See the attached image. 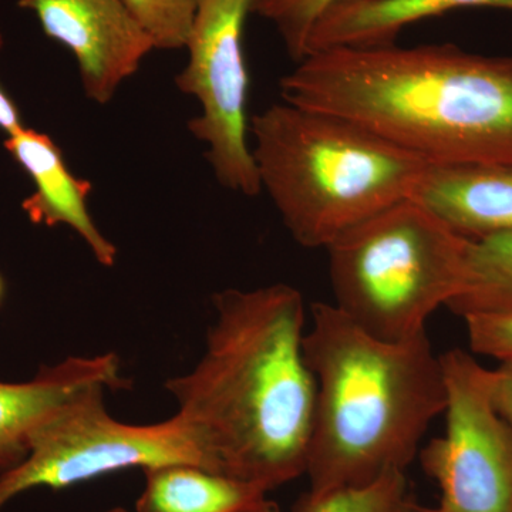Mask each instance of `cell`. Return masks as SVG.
<instances>
[{"instance_id": "obj_1", "label": "cell", "mask_w": 512, "mask_h": 512, "mask_svg": "<svg viewBox=\"0 0 512 512\" xmlns=\"http://www.w3.org/2000/svg\"><path fill=\"white\" fill-rule=\"evenodd\" d=\"M215 320L191 372L165 389L207 470L272 491L305 476L316 382L303 353L302 293L274 284L212 296Z\"/></svg>"}, {"instance_id": "obj_2", "label": "cell", "mask_w": 512, "mask_h": 512, "mask_svg": "<svg viewBox=\"0 0 512 512\" xmlns=\"http://www.w3.org/2000/svg\"><path fill=\"white\" fill-rule=\"evenodd\" d=\"M281 96L426 164L512 163V56L453 43L336 47L302 59L282 77Z\"/></svg>"}, {"instance_id": "obj_3", "label": "cell", "mask_w": 512, "mask_h": 512, "mask_svg": "<svg viewBox=\"0 0 512 512\" xmlns=\"http://www.w3.org/2000/svg\"><path fill=\"white\" fill-rule=\"evenodd\" d=\"M303 353L316 382L303 497L318 500L404 471L444 413L446 377L427 332L383 342L333 303H313Z\"/></svg>"}, {"instance_id": "obj_4", "label": "cell", "mask_w": 512, "mask_h": 512, "mask_svg": "<svg viewBox=\"0 0 512 512\" xmlns=\"http://www.w3.org/2000/svg\"><path fill=\"white\" fill-rule=\"evenodd\" d=\"M249 131L262 191L305 248L326 249L410 198L427 165L352 121L285 101L255 114Z\"/></svg>"}, {"instance_id": "obj_5", "label": "cell", "mask_w": 512, "mask_h": 512, "mask_svg": "<svg viewBox=\"0 0 512 512\" xmlns=\"http://www.w3.org/2000/svg\"><path fill=\"white\" fill-rule=\"evenodd\" d=\"M468 245L417 202H397L326 248L333 305L383 342L417 338L463 291Z\"/></svg>"}, {"instance_id": "obj_6", "label": "cell", "mask_w": 512, "mask_h": 512, "mask_svg": "<svg viewBox=\"0 0 512 512\" xmlns=\"http://www.w3.org/2000/svg\"><path fill=\"white\" fill-rule=\"evenodd\" d=\"M106 390V384L87 387L33 430L28 457L0 476V510L33 488L63 490L128 468L173 463L207 468L177 414L160 423H123L107 412Z\"/></svg>"}, {"instance_id": "obj_7", "label": "cell", "mask_w": 512, "mask_h": 512, "mask_svg": "<svg viewBox=\"0 0 512 512\" xmlns=\"http://www.w3.org/2000/svg\"><path fill=\"white\" fill-rule=\"evenodd\" d=\"M255 0H198L184 49L188 62L175 77L181 93L194 97L201 111L190 120L192 137L208 147L207 160L218 183L245 197L262 192L249 148V74L244 29Z\"/></svg>"}, {"instance_id": "obj_8", "label": "cell", "mask_w": 512, "mask_h": 512, "mask_svg": "<svg viewBox=\"0 0 512 512\" xmlns=\"http://www.w3.org/2000/svg\"><path fill=\"white\" fill-rule=\"evenodd\" d=\"M446 431L420 450L440 490L430 512H512V426L491 396V369L463 349L441 355Z\"/></svg>"}, {"instance_id": "obj_9", "label": "cell", "mask_w": 512, "mask_h": 512, "mask_svg": "<svg viewBox=\"0 0 512 512\" xmlns=\"http://www.w3.org/2000/svg\"><path fill=\"white\" fill-rule=\"evenodd\" d=\"M76 60L87 99L107 104L154 45L124 0H16Z\"/></svg>"}, {"instance_id": "obj_10", "label": "cell", "mask_w": 512, "mask_h": 512, "mask_svg": "<svg viewBox=\"0 0 512 512\" xmlns=\"http://www.w3.org/2000/svg\"><path fill=\"white\" fill-rule=\"evenodd\" d=\"M3 146L35 185L32 194L22 201L29 221L47 228H72L101 266H114L119 251L101 234L87 208L93 184L70 171L55 141L35 128L23 127L6 136Z\"/></svg>"}, {"instance_id": "obj_11", "label": "cell", "mask_w": 512, "mask_h": 512, "mask_svg": "<svg viewBox=\"0 0 512 512\" xmlns=\"http://www.w3.org/2000/svg\"><path fill=\"white\" fill-rule=\"evenodd\" d=\"M93 384H106L110 390L130 387L116 353L70 356L40 366L28 382H0V476L28 457L30 436L43 420Z\"/></svg>"}, {"instance_id": "obj_12", "label": "cell", "mask_w": 512, "mask_h": 512, "mask_svg": "<svg viewBox=\"0 0 512 512\" xmlns=\"http://www.w3.org/2000/svg\"><path fill=\"white\" fill-rule=\"evenodd\" d=\"M410 200L468 241L512 231V163L427 164Z\"/></svg>"}, {"instance_id": "obj_13", "label": "cell", "mask_w": 512, "mask_h": 512, "mask_svg": "<svg viewBox=\"0 0 512 512\" xmlns=\"http://www.w3.org/2000/svg\"><path fill=\"white\" fill-rule=\"evenodd\" d=\"M483 8L512 12V0H339L313 25L305 57L336 47L393 45L414 23L454 10Z\"/></svg>"}, {"instance_id": "obj_14", "label": "cell", "mask_w": 512, "mask_h": 512, "mask_svg": "<svg viewBox=\"0 0 512 512\" xmlns=\"http://www.w3.org/2000/svg\"><path fill=\"white\" fill-rule=\"evenodd\" d=\"M143 473L136 512H248L268 498L259 485L194 464H161Z\"/></svg>"}, {"instance_id": "obj_15", "label": "cell", "mask_w": 512, "mask_h": 512, "mask_svg": "<svg viewBox=\"0 0 512 512\" xmlns=\"http://www.w3.org/2000/svg\"><path fill=\"white\" fill-rule=\"evenodd\" d=\"M447 308L460 318L512 315V231L470 241L463 291Z\"/></svg>"}, {"instance_id": "obj_16", "label": "cell", "mask_w": 512, "mask_h": 512, "mask_svg": "<svg viewBox=\"0 0 512 512\" xmlns=\"http://www.w3.org/2000/svg\"><path fill=\"white\" fill-rule=\"evenodd\" d=\"M296 512H430L417 501L404 471L318 500L303 497Z\"/></svg>"}, {"instance_id": "obj_17", "label": "cell", "mask_w": 512, "mask_h": 512, "mask_svg": "<svg viewBox=\"0 0 512 512\" xmlns=\"http://www.w3.org/2000/svg\"><path fill=\"white\" fill-rule=\"evenodd\" d=\"M154 49H184L198 0H124Z\"/></svg>"}, {"instance_id": "obj_18", "label": "cell", "mask_w": 512, "mask_h": 512, "mask_svg": "<svg viewBox=\"0 0 512 512\" xmlns=\"http://www.w3.org/2000/svg\"><path fill=\"white\" fill-rule=\"evenodd\" d=\"M339 0H255L254 13L271 22L296 63L306 55V43L316 20Z\"/></svg>"}, {"instance_id": "obj_19", "label": "cell", "mask_w": 512, "mask_h": 512, "mask_svg": "<svg viewBox=\"0 0 512 512\" xmlns=\"http://www.w3.org/2000/svg\"><path fill=\"white\" fill-rule=\"evenodd\" d=\"M463 320L476 355L512 362V315H471Z\"/></svg>"}, {"instance_id": "obj_20", "label": "cell", "mask_w": 512, "mask_h": 512, "mask_svg": "<svg viewBox=\"0 0 512 512\" xmlns=\"http://www.w3.org/2000/svg\"><path fill=\"white\" fill-rule=\"evenodd\" d=\"M491 396L498 412L512 426V362L491 369Z\"/></svg>"}, {"instance_id": "obj_21", "label": "cell", "mask_w": 512, "mask_h": 512, "mask_svg": "<svg viewBox=\"0 0 512 512\" xmlns=\"http://www.w3.org/2000/svg\"><path fill=\"white\" fill-rule=\"evenodd\" d=\"M3 43L5 40H3L2 30H0V52H2ZM23 127L26 126L23 123L18 104L0 86V131H3L6 136H10V134L22 130Z\"/></svg>"}, {"instance_id": "obj_22", "label": "cell", "mask_w": 512, "mask_h": 512, "mask_svg": "<svg viewBox=\"0 0 512 512\" xmlns=\"http://www.w3.org/2000/svg\"><path fill=\"white\" fill-rule=\"evenodd\" d=\"M103 512H130L126 510V508L121 507H114L110 508V510H106ZM248 512H282L281 508H279V505L275 503V501L269 500V498H266L264 503H261L258 505V507H255L254 510L248 511Z\"/></svg>"}, {"instance_id": "obj_23", "label": "cell", "mask_w": 512, "mask_h": 512, "mask_svg": "<svg viewBox=\"0 0 512 512\" xmlns=\"http://www.w3.org/2000/svg\"><path fill=\"white\" fill-rule=\"evenodd\" d=\"M3 296H5V281H3L2 275H0V305H2Z\"/></svg>"}]
</instances>
